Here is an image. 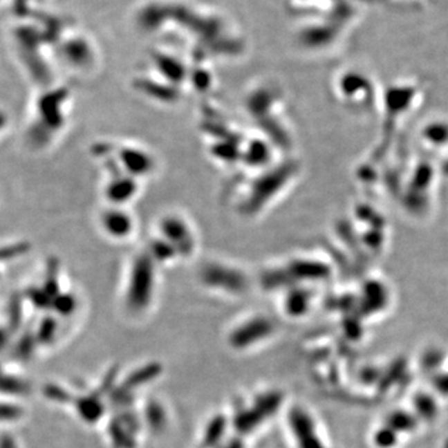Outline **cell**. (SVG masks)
Wrapping results in <instances>:
<instances>
[{"instance_id":"cell-2","label":"cell","mask_w":448,"mask_h":448,"mask_svg":"<svg viewBox=\"0 0 448 448\" xmlns=\"http://www.w3.org/2000/svg\"><path fill=\"white\" fill-rule=\"evenodd\" d=\"M101 224L106 233L113 238H126L133 230V221L130 213L121 208H109L101 218Z\"/></svg>"},{"instance_id":"cell-3","label":"cell","mask_w":448,"mask_h":448,"mask_svg":"<svg viewBox=\"0 0 448 448\" xmlns=\"http://www.w3.org/2000/svg\"><path fill=\"white\" fill-rule=\"evenodd\" d=\"M118 161H124V165L127 171H135L137 174L149 172L152 161L149 160V156L143 152L142 149H124L122 158Z\"/></svg>"},{"instance_id":"cell-1","label":"cell","mask_w":448,"mask_h":448,"mask_svg":"<svg viewBox=\"0 0 448 448\" xmlns=\"http://www.w3.org/2000/svg\"><path fill=\"white\" fill-rule=\"evenodd\" d=\"M161 228L166 233V241L172 243V245L177 244V238L180 236V245H182V254H191L194 245L192 230L188 227L183 218L177 216H168L163 218L161 222Z\"/></svg>"}]
</instances>
